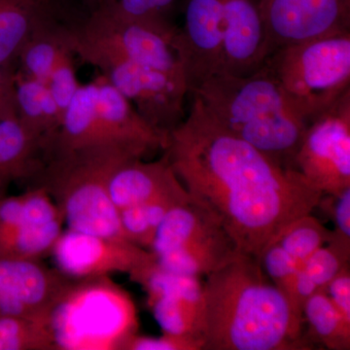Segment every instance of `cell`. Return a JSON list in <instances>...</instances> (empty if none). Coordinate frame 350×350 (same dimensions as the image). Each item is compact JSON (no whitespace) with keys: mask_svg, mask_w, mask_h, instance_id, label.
<instances>
[{"mask_svg":"<svg viewBox=\"0 0 350 350\" xmlns=\"http://www.w3.org/2000/svg\"><path fill=\"white\" fill-rule=\"evenodd\" d=\"M269 57L291 44L350 31V0H259Z\"/></svg>","mask_w":350,"mask_h":350,"instance_id":"obj_11","label":"cell"},{"mask_svg":"<svg viewBox=\"0 0 350 350\" xmlns=\"http://www.w3.org/2000/svg\"><path fill=\"white\" fill-rule=\"evenodd\" d=\"M224 40L223 0H185L177 31L189 94L220 71Z\"/></svg>","mask_w":350,"mask_h":350,"instance_id":"obj_13","label":"cell"},{"mask_svg":"<svg viewBox=\"0 0 350 350\" xmlns=\"http://www.w3.org/2000/svg\"><path fill=\"white\" fill-rule=\"evenodd\" d=\"M140 286L163 332L202 340L204 283L200 278L170 273L156 262Z\"/></svg>","mask_w":350,"mask_h":350,"instance_id":"obj_14","label":"cell"},{"mask_svg":"<svg viewBox=\"0 0 350 350\" xmlns=\"http://www.w3.org/2000/svg\"><path fill=\"white\" fill-rule=\"evenodd\" d=\"M266 66L292 107L310 122L350 90V31L284 46Z\"/></svg>","mask_w":350,"mask_h":350,"instance_id":"obj_6","label":"cell"},{"mask_svg":"<svg viewBox=\"0 0 350 350\" xmlns=\"http://www.w3.org/2000/svg\"><path fill=\"white\" fill-rule=\"evenodd\" d=\"M71 52L66 25L57 24L38 32L21 50L16 70L46 85L57 64ZM72 53V52H71Z\"/></svg>","mask_w":350,"mask_h":350,"instance_id":"obj_24","label":"cell"},{"mask_svg":"<svg viewBox=\"0 0 350 350\" xmlns=\"http://www.w3.org/2000/svg\"><path fill=\"white\" fill-rule=\"evenodd\" d=\"M8 118V117H6L5 115L3 114L1 111H0V120H3Z\"/></svg>","mask_w":350,"mask_h":350,"instance_id":"obj_33","label":"cell"},{"mask_svg":"<svg viewBox=\"0 0 350 350\" xmlns=\"http://www.w3.org/2000/svg\"><path fill=\"white\" fill-rule=\"evenodd\" d=\"M317 208H321L333 222L332 237L350 244V188L337 195H322Z\"/></svg>","mask_w":350,"mask_h":350,"instance_id":"obj_30","label":"cell"},{"mask_svg":"<svg viewBox=\"0 0 350 350\" xmlns=\"http://www.w3.org/2000/svg\"><path fill=\"white\" fill-rule=\"evenodd\" d=\"M131 159L144 158L118 144L52 151L31 187L43 188L51 196L68 229L126 241L118 209L110 199L109 180L115 170Z\"/></svg>","mask_w":350,"mask_h":350,"instance_id":"obj_4","label":"cell"},{"mask_svg":"<svg viewBox=\"0 0 350 350\" xmlns=\"http://www.w3.org/2000/svg\"><path fill=\"white\" fill-rule=\"evenodd\" d=\"M15 103L17 118L29 133L45 142L46 152L54 144L63 113L47 86L16 70Z\"/></svg>","mask_w":350,"mask_h":350,"instance_id":"obj_19","label":"cell"},{"mask_svg":"<svg viewBox=\"0 0 350 350\" xmlns=\"http://www.w3.org/2000/svg\"><path fill=\"white\" fill-rule=\"evenodd\" d=\"M177 31L178 27L130 19L105 6L92 9L84 22L66 25L71 52L85 63L98 68L131 62L185 79Z\"/></svg>","mask_w":350,"mask_h":350,"instance_id":"obj_5","label":"cell"},{"mask_svg":"<svg viewBox=\"0 0 350 350\" xmlns=\"http://www.w3.org/2000/svg\"><path fill=\"white\" fill-rule=\"evenodd\" d=\"M189 199L187 190L182 187L145 204L119 209L120 226L124 237L138 247L150 251L157 230L170 209Z\"/></svg>","mask_w":350,"mask_h":350,"instance_id":"obj_22","label":"cell"},{"mask_svg":"<svg viewBox=\"0 0 350 350\" xmlns=\"http://www.w3.org/2000/svg\"><path fill=\"white\" fill-rule=\"evenodd\" d=\"M73 280L41 260L0 257V317L50 320Z\"/></svg>","mask_w":350,"mask_h":350,"instance_id":"obj_12","label":"cell"},{"mask_svg":"<svg viewBox=\"0 0 350 350\" xmlns=\"http://www.w3.org/2000/svg\"><path fill=\"white\" fill-rule=\"evenodd\" d=\"M98 69L157 131L170 135L185 119L189 90L184 78L126 61Z\"/></svg>","mask_w":350,"mask_h":350,"instance_id":"obj_10","label":"cell"},{"mask_svg":"<svg viewBox=\"0 0 350 350\" xmlns=\"http://www.w3.org/2000/svg\"><path fill=\"white\" fill-rule=\"evenodd\" d=\"M200 338L165 333L158 337L133 334L126 338L121 350H202Z\"/></svg>","mask_w":350,"mask_h":350,"instance_id":"obj_29","label":"cell"},{"mask_svg":"<svg viewBox=\"0 0 350 350\" xmlns=\"http://www.w3.org/2000/svg\"><path fill=\"white\" fill-rule=\"evenodd\" d=\"M50 320L0 317V350H56Z\"/></svg>","mask_w":350,"mask_h":350,"instance_id":"obj_25","label":"cell"},{"mask_svg":"<svg viewBox=\"0 0 350 350\" xmlns=\"http://www.w3.org/2000/svg\"><path fill=\"white\" fill-rule=\"evenodd\" d=\"M294 170L323 195L350 188V90L308 122Z\"/></svg>","mask_w":350,"mask_h":350,"instance_id":"obj_8","label":"cell"},{"mask_svg":"<svg viewBox=\"0 0 350 350\" xmlns=\"http://www.w3.org/2000/svg\"><path fill=\"white\" fill-rule=\"evenodd\" d=\"M51 254L56 269L75 280L124 273L140 285L156 266L153 253L130 241L68 228L62 232Z\"/></svg>","mask_w":350,"mask_h":350,"instance_id":"obj_9","label":"cell"},{"mask_svg":"<svg viewBox=\"0 0 350 350\" xmlns=\"http://www.w3.org/2000/svg\"><path fill=\"white\" fill-rule=\"evenodd\" d=\"M57 24L53 0H0V66L17 69L25 44Z\"/></svg>","mask_w":350,"mask_h":350,"instance_id":"obj_17","label":"cell"},{"mask_svg":"<svg viewBox=\"0 0 350 350\" xmlns=\"http://www.w3.org/2000/svg\"><path fill=\"white\" fill-rule=\"evenodd\" d=\"M150 252L160 268L200 278L241 254L220 220L191 197L170 209Z\"/></svg>","mask_w":350,"mask_h":350,"instance_id":"obj_7","label":"cell"},{"mask_svg":"<svg viewBox=\"0 0 350 350\" xmlns=\"http://www.w3.org/2000/svg\"><path fill=\"white\" fill-rule=\"evenodd\" d=\"M331 239L332 230L310 213L295 219L271 241L280 244L301 268L315 251Z\"/></svg>","mask_w":350,"mask_h":350,"instance_id":"obj_26","label":"cell"},{"mask_svg":"<svg viewBox=\"0 0 350 350\" xmlns=\"http://www.w3.org/2000/svg\"><path fill=\"white\" fill-rule=\"evenodd\" d=\"M350 262V244L333 238L319 248L303 265L290 292L289 299L301 312L305 301L312 295L323 291L345 265Z\"/></svg>","mask_w":350,"mask_h":350,"instance_id":"obj_20","label":"cell"},{"mask_svg":"<svg viewBox=\"0 0 350 350\" xmlns=\"http://www.w3.org/2000/svg\"><path fill=\"white\" fill-rule=\"evenodd\" d=\"M165 152L196 202L220 220L241 254L262 250L295 219L314 213L322 193L297 170L234 137L195 94Z\"/></svg>","mask_w":350,"mask_h":350,"instance_id":"obj_1","label":"cell"},{"mask_svg":"<svg viewBox=\"0 0 350 350\" xmlns=\"http://www.w3.org/2000/svg\"><path fill=\"white\" fill-rule=\"evenodd\" d=\"M308 325L306 340L327 349H350V322L340 314L324 291L312 295L301 308ZM315 349V347H314Z\"/></svg>","mask_w":350,"mask_h":350,"instance_id":"obj_23","label":"cell"},{"mask_svg":"<svg viewBox=\"0 0 350 350\" xmlns=\"http://www.w3.org/2000/svg\"><path fill=\"white\" fill-rule=\"evenodd\" d=\"M204 282L202 350H308L303 314L257 258L239 254Z\"/></svg>","mask_w":350,"mask_h":350,"instance_id":"obj_2","label":"cell"},{"mask_svg":"<svg viewBox=\"0 0 350 350\" xmlns=\"http://www.w3.org/2000/svg\"><path fill=\"white\" fill-rule=\"evenodd\" d=\"M223 6L224 40L218 73L252 75L269 57L259 0H223Z\"/></svg>","mask_w":350,"mask_h":350,"instance_id":"obj_15","label":"cell"},{"mask_svg":"<svg viewBox=\"0 0 350 350\" xmlns=\"http://www.w3.org/2000/svg\"><path fill=\"white\" fill-rule=\"evenodd\" d=\"M73 56L75 54L71 52L64 55L46 83L53 98L63 113V117L69 103L81 85L76 77Z\"/></svg>","mask_w":350,"mask_h":350,"instance_id":"obj_28","label":"cell"},{"mask_svg":"<svg viewBox=\"0 0 350 350\" xmlns=\"http://www.w3.org/2000/svg\"><path fill=\"white\" fill-rule=\"evenodd\" d=\"M174 3L175 0H100L98 6L108 7L130 19L174 27L177 25L170 18Z\"/></svg>","mask_w":350,"mask_h":350,"instance_id":"obj_27","label":"cell"},{"mask_svg":"<svg viewBox=\"0 0 350 350\" xmlns=\"http://www.w3.org/2000/svg\"><path fill=\"white\" fill-rule=\"evenodd\" d=\"M46 144L17 116L0 120V195L16 181H32L45 162Z\"/></svg>","mask_w":350,"mask_h":350,"instance_id":"obj_18","label":"cell"},{"mask_svg":"<svg viewBox=\"0 0 350 350\" xmlns=\"http://www.w3.org/2000/svg\"><path fill=\"white\" fill-rule=\"evenodd\" d=\"M323 291L340 314L350 322V262L332 278Z\"/></svg>","mask_w":350,"mask_h":350,"instance_id":"obj_31","label":"cell"},{"mask_svg":"<svg viewBox=\"0 0 350 350\" xmlns=\"http://www.w3.org/2000/svg\"><path fill=\"white\" fill-rule=\"evenodd\" d=\"M64 222L45 225L0 220V257L41 260L51 254Z\"/></svg>","mask_w":350,"mask_h":350,"instance_id":"obj_21","label":"cell"},{"mask_svg":"<svg viewBox=\"0 0 350 350\" xmlns=\"http://www.w3.org/2000/svg\"><path fill=\"white\" fill-rule=\"evenodd\" d=\"M16 68L0 66V111L6 117L17 116L15 103Z\"/></svg>","mask_w":350,"mask_h":350,"instance_id":"obj_32","label":"cell"},{"mask_svg":"<svg viewBox=\"0 0 350 350\" xmlns=\"http://www.w3.org/2000/svg\"><path fill=\"white\" fill-rule=\"evenodd\" d=\"M190 94L234 137L294 170L308 122L292 107L266 64L246 76L217 73Z\"/></svg>","mask_w":350,"mask_h":350,"instance_id":"obj_3","label":"cell"},{"mask_svg":"<svg viewBox=\"0 0 350 350\" xmlns=\"http://www.w3.org/2000/svg\"><path fill=\"white\" fill-rule=\"evenodd\" d=\"M182 187L183 184L163 152L158 161L131 159L119 165L109 180V196L119 211L145 204Z\"/></svg>","mask_w":350,"mask_h":350,"instance_id":"obj_16","label":"cell"}]
</instances>
